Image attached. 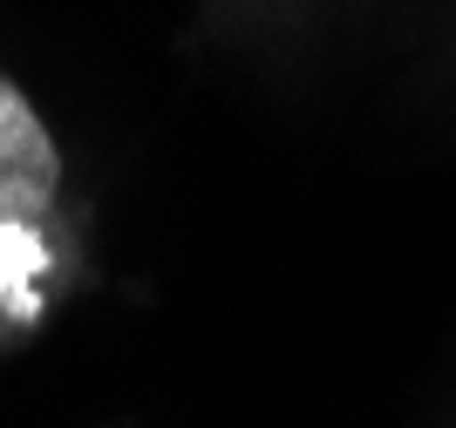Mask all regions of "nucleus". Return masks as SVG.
Listing matches in <instances>:
<instances>
[{
  "label": "nucleus",
  "mask_w": 456,
  "mask_h": 428,
  "mask_svg": "<svg viewBox=\"0 0 456 428\" xmlns=\"http://www.w3.org/2000/svg\"><path fill=\"white\" fill-rule=\"evenodd\" d=\"M28 265H35V245L20 238V224H0V293H7Z\"/></svg>",
  "instance_id": "2"
},
{
  "label": "nucleus",
  "mask_w": 456,
  "mask_h": 428,
  "mask_svg": "<svg viewBox=\"0 0 456 428\" xmlns=\"http://www.w3.org/2000/svg\"><path fill=\"white\" fill-rule=\"evenodd\" d=\"M61 190V149L35 102L0 75V224H35Z\"/></svg>",
  "instance_id": "1"
}]
</instances>
